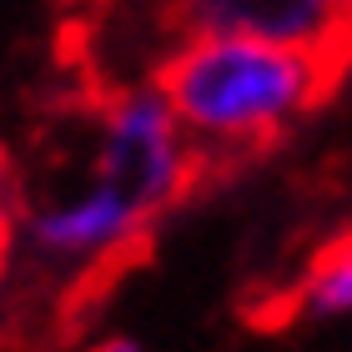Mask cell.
I'll use <instances>...</instances> for the list:
<instances>
[{"mask_svg": "<svg viewBox=\"0 0 352 352\" xmlns=\"http://www.w3.org/2000/svg\"><path fill=\"white\" fill-rule=\"evenodd\" d=\"M327 10H332V21L342 25V36L352 41V0H327Z\"/></svg>", "mask_w": 352, "mask_h": 352, "instance_id": "ba28073f", "label": "cell"}, {"mask_svg": "<svg viewBox=\"0 0 352 352\" xmlns=\"http://www.w3.org/2000/svg\"><path fill=\"white\" fill-rule=\"evenodd\" d=\"M86 352H151L141 338H126V332H111V338H101V342H91Z\"/></svg>", "mask_w": 352, "mask_h": 352, "instance_id": "52a82bcc", "label": "cell"}, {"mask_svg": "<svg viewBox=\"0 0 352 352\" xmlns=\"http://www.w3.org/2000/svg\"><path fill=\"white\" fill-rule=\"evenodd\" d=\"M86 166L106 176L121 197H131L151 221H162L191 191L201 171L197 146L186 141L182 121L171 116L151 81L116 86L91 116V156Z\"/></svg>", "mask_w": 352, "mask_h": 352, "instance_id": "3957f363", "label": "cell"}, {"mask_svg": "<svg viewBox=\"0 0 352 352\" xmlns=\"http://www.w3.org/2000/svg\"><path fill=\"white\" fill-rule=\"evenodd\" d=\"M342 56L257 36H176L156 60L162 91L186 141L206 162L262 151L327 101Z\"/></svg>", "mask_w": 352, "mask_h": 352, "instance_id": "6da1fadb", "label": "cell"}, {"mask_svg": "<svg viewBox=\"0 0 352 352\" xmlns=\"http://www.w3.org/2000/svg\"><path fill=\"white\" fill-rule=\"evenodd\" d=\"M292 312L302 322H342L352 317V236L327 242L302 267L292 287Z\"/></svg>", "mask_w": 352, "mask_h": 352, "instance_id": "5b68a950", "label": "cell"}, {"mask_svg": "<svg viewBox=\"0 0 352 352\" xmlns=\"http://www.w3.org/2000/svg\"><path fill=\"white\" fill-rule=\"evenodd\" d=\"M156 221L131 197H121L106 176L81 166L76 176H60L45 191H25L21 201V236L15 262L45 272L60 282H81L96 272L126 262L146 242Z\"/></svg>", "mask_w": 352, "mask_h": 352, "instance_id": "7a4b0ae2", "label": "cell"}, {"mask_svg": "<svg viewBox=\"0 0 352 352\" xmlns=\"http://www.w3.org/2000/svg\"><path fill=\"white\" fill-rule=\"evenodd\" d=\"M21 201H25V186H21V171L0 146V282L10 277L15 267V236H21Z\"/></svg>", "mask_w": 352, "mask_h": 352, "instance_id": "8992f818", "label": "cell"}, {"mask_svg": "<svg viewBox=\"0 0 352 352\" xmlns=\"http://www.w3.org/2000/svg\"><path fill=\"white\" fill-rule=\"evenodd\" d=\"M171 25L176 36H257L332 51L342 60L352 51L327 0H171Z\"/></svg>", "mask_w": 352, "mask_h": 352, "instance_id": "277c9868", "label": "cell"}]
</instances>
